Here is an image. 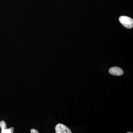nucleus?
<instances>
[{
  "label": "nucleus",
  "instance_id": "f257e3e1",
  "mask_svg": "<svg viewBox=\"0 0 133 133\" xmlns=\"http://www.w3.org/2000/svg\"><path fill=\"white\" fill-rule=\"evenodd\" d=\"M119 21L120 22L127 28L131 29L133 28V20L132 18L122 16L119 18Z\"/></svg>",
  "mask_w": 133,
  "mask_h": 133
},
{
  "label": "nucleus",
  "instance_id": "423d86ee",
  "mask_svg": "<svg viewBox=\"0 0 133 133\" xmlns=\"http://www.w3.org/2000/svg\"><path fill=\"white\" fill-rule=\"evenodd\" d=\"M127 133H132V132H127Z\"/></svg>",
  "mask_w": 133,
  "mask_h": 133
},
{
  "label": "nucleus",
  "instance_id": "20e7f679",
  "mask_svg": "<svg viewBox=\"0 0 133 133\" xmlns=\"http://www.w3.org/2000/svg\"><path fill=\"white\" fill-rule=\"evenodd\" d=\"M0 127L1 129V133H13L14 132V128L11 127L10 128L7 129L6 128V122L3 121L0 122Z\"/></svg>",
  "mask_w": 133,
  "mask_h": 133
},
{
  "label": "nucleus",
  "instance_id": "7ed1b4c3",
  "mask_svg": "<svg viewBox=\"0 0 133 133\" xmlns=\"http://www.w3.org/2000/svg\"><path fill=\"white\" fill-rule=\"evenodd\" d=\"M109 72L111 75L120 76L124 74V71L121 68L117 66H114L109 69Z\"/></svg>",
  "mask_w": 133,
  "mask_h": 133
},
{
  "label": "nucleus",
  "instance_id": "f03ea898",
  "mask_svg": "<svg viewBox=\"0 0 133 133\" xmlns=\"http://www.w3.org/2000/svg\"><path fill=\"white\" fill-rule=\"evenodd\" d=\"M56 133H71L70 129L62 124H58L55 127Z\"/></svg>",
  "mask_w": 133,
  "mask_h": 133
},
{
  "label": "nucleus",
  "instance_id": "39448f33",
  "mask_svg": "<svg viewBox=\"0 0 133 133\" xmlns=\"http://www.w3.org/2000/svg\"><path fill=\"white\" fill-rule=\"evenodd\" d=\"M30 133H38L39 132L37 130H36L34 129H31L30 130Z\"/></svg>",
  "mask_w": 133,
  "mask_h": 133
}]
</instances>
